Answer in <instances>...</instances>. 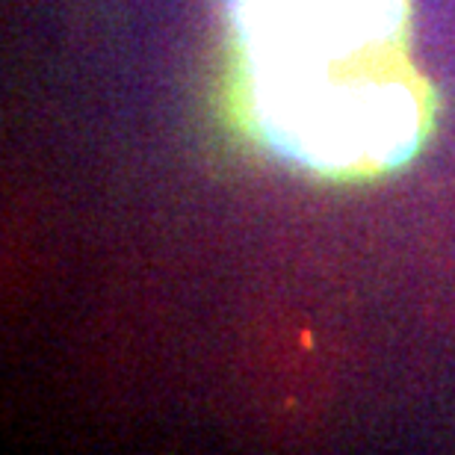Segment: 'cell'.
<instances>
[{
  "instance_id": "obj_1",
  "label": "cell",
  "mask_w": 455,
  "mask_h": 455,
  "mask_svg": "<svg viewBox=\"0 0 455 455\" xmlns=\"http://www.w3.org/2000/svg\"><path fill=\"white\" fill-rule=\"evenodd\" d=\"M249 127L314 175L403 166L435 95L408 53V0H228Z\"/></svg>"
}]
</instances>
